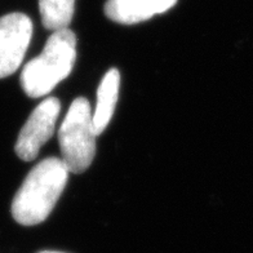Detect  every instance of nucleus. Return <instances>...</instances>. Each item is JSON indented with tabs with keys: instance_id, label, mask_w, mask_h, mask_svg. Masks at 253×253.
Here are the masks:
<instances>
[{
	"instance_id": "nucleus-1",
	"label": "nucleus",
	"mask_w": 253,
	"mask_h": 253,
	"mask_svg": "<svg viewBox=\"0 0 253 253\" xmlns=\"http://www.w3.org/2000/svg\"><path fill=\"white\" fill-rule=\"evenodd\" d=\"M69 178L60 158H47L27 174L12 202V216L20 225L34 226L48 218Z\"/></svg>"
},
{
	"instance_id": "nucleus-2",
	"label": "nucleus",
	"mask_w": 253,
	"mask_h": 253,
	"mask_svg": "<svg viewBox=\"0 0 253 253\" xmlns=\"http://www.w3.org/2000/svg\"><path fill=\"white\" fill-rule=\"evenodd\" d=\"M77 60V37L67 27L53 31L43 52L25 65L21 85L31 98L49 94L57 84L66 79Z\"/></svg>"
},
{
	"instance_id": "nucleus-3",
	"label": "nucleus",
	"mask_w": 253,
	"mask_h": 253,
	"mask_svg": "<svg viewBox=\"0 0 253 253\" xmlns=\"http://www.w3.org/2000/svg\"><path fill=\"white\" fill-rule=\"evenodd\" d=\"M58 141L69 172L77 174L85 172L96 154V134L87 98L78 97L73 101L58 130Z\"/></svg>"
},
{
	"instance_id": "nucleus-4",
	"label": "nucleus",
	"mask_w": 253,
	"mask_h": 253,
	"mask_svg": "<svg viewBox=\"0 0 253 253\" xmlns=\"http://www.w3.org/2000/svg\"><path fill=\"white\" fill-rule=\"evenodd\" d=\"M60 111L61 103L56 97H48L38 105L18 134L14 145L17 157L25 162L38 157L40 147L54 133Z\"/></svg>"
},
{
	"instance_id": "nucleus-5",
	"label": "nucleus",
	"mask_w": 253,
	"mask_h": 253,
	"mask_svg": "<svg viewBox=\"0 0 253 253\" xmlns=\"http://www.w3.org/2000/svg\"><path fill=\"white\" fill-rule=\"evenodd\" d=\"M33 37V22L24 13L0 17V79L16 73Z\"/></svg>"
},
{
	"instance_id": "nucleus-6",
	"label": "nucleus",
	"mask_w": 253,
	"mask_h": 253,
	"mask_svg": "<svg viewBox=\"0 0 253 253\" xmlns=\"http://www.w3.org/2000/svg\"><path fill=\"white\" fill-rule=\"evenodd\" d=\"M177 0H107L105 13L114 22L123 25L138 24L155 14L167 12Z\"/></svg>"
},
{
	"instance_id": "nucleus-7",
	"label": "nucleus",
	"mask_w": 253,
	"mask_h": 253,
	"mask_svg": "<svg viewBox=\"0 0 253 253\" xmlns=\"http://www.w3.org/2000/svg\"><path fill=\"white\" fill-rule=\"evenodd\" d=\"M120 87V74L118 69H110L101 80L97 89L96 111L92 115L94 134L100 136L110 123L114 115L115 105Z\"/></svg>"
},
{
	"instance_id": "nucleus-8",
	"label": "nucleus",
	"mask_w": 253,
	"mask_h": 253,
	"mask_svg": "<svg viewBox=\"0 0 253 253\" xmlns=\"http://www.w3.org/2000/svg\"><path fill=\"white\" fill-rule=\"evenodd\" d=\"M75 0H39L40 16L44 27L57 31L67 29L74 16Z\"/></svg>"
},
{
	"instance_id": "nucleus-9",
	"label": "nucleus",
	"mask_w": 253,
	"mask_h": 253,
	"mask_svg": "<svg viewBox=\"0 0 253 253\" xmlns=\"http://www.w3.org/2000/svg\"><path fill=\"white\" fill-rule=\"evenodd\" d=\"M39 253H63V252H56V251H43V252Z\"/></svg>"
}]
</instances>
